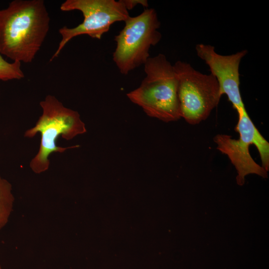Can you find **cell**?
Listing matches in <instances>:
<instances>
[{"mask_svg": "<svg viewBox=\"0 0 269 269\" xmlns=\"http://www.w3.org/2000/svg\"><path fill=\"white\" fill-rule=\"evenodd\" d=\"M119 33L115 36L116 47L113 60L123 75L141 65L150 57L149 51L161 39L156 10L147 8L137 16H129Z\"/></svg>", "mask_w": 269, "mask_h": 269, "instance_id": "obj_5", "label": "cell"}, {"mask_svg": "<svg viewBox=\"0 0 269 269\" xmlns=\"http://www.w3.org/2000/svg\"><path fill=\"white\" fill-rule=\"evenodd\" d=\"M144 70L145 77L137 88L127 94L128 98L149 117L165 122L180 119L178 81L173 65L159 53L147 59Z\"/></svg>", "mask_w": 269, "mask_h": 269, "instance_id": "obj_2", "label": "cell"}, {"mask_svg": "<svg viewBox=\"0 0 269 269\" xmlns=\"http://www.w3.org/2000/svg\"><path fill=\"white\" fill-rule=\"evenodd\" d=\"M178 81L177 95L181 117L190 124L206 120L218 105L221 97L216 79L177 61L173 65Z\"/></svg>", "mask_w": 269, "mask_h": 269, "instance_id": "obj_6", "label": "cell"}, {"mask_svg": "<svg viewBox=\"0 0 269 269\" xmlns=\"http://www.w3.org/2000/svg\"><path fill=\"white\" fill-rule=\"evenodd\" d=\"M60 8L64 11L79 10L82 13L84 19L81 23L73 28L64 26L59 29L61 39L50 61L58 56L73 38L86 34L100 39L114 23L125 21L130 16L121 0H66Z\"/></svg>", "mask_w": 269, "mask_h": 269, "instance_id": "obj_7", "label": "cell"}, {"mask_svg": "<svg viewBox=\"0 0 269 269\" xmlns=\"http://www.w3.org/2000/svg\"><path fill=\"white\" fill-rule=\"evenodd\" d=\"M42 114L35 126L25 132L24 136L31 138L37 133L41 134L39 151L30 162V167L35 173L46 171L49 166V155L53 152H63L74 145L66 147L57 146L56 140L61 135L70 140L78 134L86 132L84 123L79 113L65 107L54 96L47 95L40 103Z\"/></svg>", "mask_w": 269, "mask_h": 269, "instance_id": "obj_3", "label": "cell"}, {"mask_svg": "<svg viewBox=\"0 0 269 269\" xmlns=\"http://www.w3.org/2000/svg\"><path fill=\"white\" fill-rule=\"evenodd\" d=\"M126 8L128 10H132L138 4L144 7L148 6V1L146 0H121Z\"/></svg>", "mask_w": 269, "mask_h": 269, "instance_id": "obj_11", "label": "cell"}, {"mask_svg": "<svg viewBox=\"0 0 269 269\" xmlns=\"http://www.w3.org/2000/svg\"><path fill=\"white\" fill-rule=\"evenodd\" d=\"M14 200L10 183L0 176V231L8 222Z\"/></svg>", "mask_w": 269, "mask_h": 269, "instance_id": "obj_9", "label": "cell"}, {"mask_svg": "<svg viewBox=\"0 0 269 269\" xmlns=\"http://www.w3.org/2000/svg\"><path fill=\"white\" fill-rule=\"evenodd\" d=\"M0 269H1L0 266Z\"/></svg>", "mask_w": 269, "mask_h": 269, "instance_id": "obj_12", "label": "cell"}, {"mask_svg": "<svg viewBox=\"0 0 269 269\" xmlns=\"http://www.w3.org/2000/svg\"><path fill=\"white\" fill-rule=\"evenodd\" d=\"M195 50L198 57L209 67L210 74L216 79L221 96H227L237 112L245 109L240 89L239 68L247 50L224 55L217 53L213 46L203 43L197 44Z\"/></svg>", "mask_w": 269, "mask_h": 269, "instance_id": "obj_8", "label": "cell"}, {"mask_svg": "<svg viewBox=\"0 0 269 269\" xmlns=\"http://www.w3.org/2000/svg\"><path fill=\"white\" fill-rule=\"evenodd\" d=\"M238 122L235 130L238 139L230 135L218 134L214 140L217 149L226 154L237 170V184L243 185L245 177L256 174L268 178L269 169V143L260 134L245 109L237 112Z\"/></svg>", "mask_w": 269, "mask_h": 269, "instance_id": "obj_4", "label": "cell"}, {"mask_svg": "<svg viewBox=\"0 0 269 269\" xmlns=\"http://www.w3.org/2000/svg\"><path fill=\"white\" fill-rule=\"evenodd\" d=\"M21 69V62L13 61L9 63L5 60L0 52V80L8 81L20 79L24 77Z\"/></svg>", "mask_w": 269, "mask_h": 269, "instance_id": "obj_10", "label": "cell"}, {"mask_svg": "<svg viewBox=\"0 0 269 269\" xmlns=\"http://www.w3.org/2000/svg\"><path fill=\"white\" fill-rule=\"evenodd\" d=\"M43 0H14L0 9V52L13 61L30 63L49 29Z\"/></svg>", "mask_w": 269, "mask_h": 269, "instance_id": "obj_1", "label": "cell"}]
</instances>
